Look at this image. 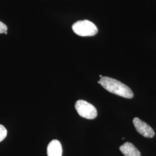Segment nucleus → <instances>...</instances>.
I'll list each match as a JSON object with an SVG mask.
<instances>
[{"mask_svg":"<svg viewBox=\"0 0 156 156\" xmlns=\"http://www.w3.org/2000/svg\"><path fill=\"white\" fill-rule=\"evenodd\" d=\"M100 84L106 90L126 98H132L134 93L127 85L115 79L102 76L100 80Z\"/></svg>","mask_w":156,"mask_h":156,"instance_id":"obj_1","label":"nucleus"},{"mask_svg":"<svg viewBox=\"0 0 156 156\" xmlns=\"http://www.w3.org/2000/svg\"><path fill=\"white\" fill-rule=\"evenodd\" d=\"M73 31L81 37H91L98 33V28L93 23L87 20H80L73 25Z\"/></svg>","mask_w":156,"mask_h":156,"instance_id":"obj_2","label":"nucleus"},{"mask_svg":"<svg viewBox=\"0 0 156 156\" xmlns=\"http://www.w3.org/2000/svg\"><path fill=\"white\" fill-rule=\"evenodd\" d=\"M75 107L81 117L87 119H94L97 116V111L94 106L86 101H77Z\"/></svg>","mask_w":156,"mask_h":156,"instance_id":"obj_3","label":"nucleus"},{"mask_svg":"<svg viewBox=\"0 0 156 156\" xmlns=\"http://www.w3.org/2000/svg\"><path fill=\"white\" fill-rule=\"evenodd\" d=\"M133 123L137 132L142 136L146 138H153L154 136L155 133L153 129L139 118L135 117L133 119Z\"/></svg>","mask_w":156,"mask_h":156,"instance_id":"obj_4","label":"nucleus"},{"mask_svg":"<svg viewBox=\"0 0 156 156\" xmlns=\"http://www.w3.org/2000/svg\"><path fill=\"white\" fill-rule=\"evenodd\" d=\"M47 153L48 156H62V149L60 141L57 140H51L48 146Z\"/></svg>","mask_w":156,"mask_h":156,"instance_id":"obj_5","label":"nucleus"},{"mask_svg":"<svg viewBox=\"0 0 156 156\" xmlns=\"http://www.w3.org/2000/svg\"><path fill=\"white\" fill-rule=\"evenodd\" d=\"M119 149L125 156H141L139 150L130 142H126Z\"/></svg>","mask_w":156,"mask_h":156,"instance_id":"obj_6","label":"nucleus"},{"mask_svg":"<svg viewBox=\"0 0 156 156\" xmlns=\"http://www.w3.org/2000/svg\"><path fill=\"white\" fill-rule=\"evenodd\" d=\"M7 133L8 132L5 127L4 126L0 124V142L5 138Z\"/></svg>","mask_w":156,"mask_h":156,"instance_id":"obj_7","label":"nucleus"},{"mask_svg":"<svg viewBox=\"0 0 156 156\" xmlns=\"http://www.w3.org/2000/svg\"><path fill=\"white\" fill-rule=\"evenodd\" d=\"M8 27L4 23L0 21V34L5 33L7 31Z\"/></svg>","mask_w":156,"mask_h":156,"instance_id":"obj_8","label":"nucleus"},{"mask_svg":"<svg viewBox=\"0 0 156 156\" xmlns=\"http://www.w3.org/2000/svg\"><path fill=\"white\" fill-rule=\"evenodd\" d=\"M100 77L101 78H102V75H100Z\"/></svg>","mask_w":156,"mask_h":156,"instance_id":"obj_9","label":"nucleus"},{"mask_svg":"<svg viewBox=\"0 0 156 156\" xmlns=\"http://www.w3.org/2000/svg\"><path fill=\"white\" fill-rule=\"evenodd\" d=\"M98 83H100V80H99V81H98Z\"/></svg>","mask_w":156,"mask_h":156,"instance_id":"obj_10","label":"nucleus"},{"mask_svg":"<svg viewBox=\"0 0 156 156\" xmlns=\"http://www.w3.org/2000/svg\"><path fill=\"white\" fill-rule=\"evenodd\" d=\"M4 34H7L8 33H7V32H5V33Z\"/></svg>","mask_w":156,"mask_h":156,"instance_id":"obj_11","label":"nucleus"}]
</instances>
